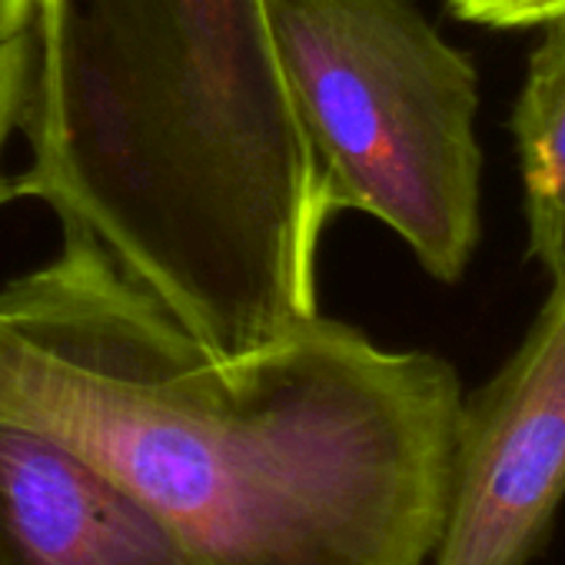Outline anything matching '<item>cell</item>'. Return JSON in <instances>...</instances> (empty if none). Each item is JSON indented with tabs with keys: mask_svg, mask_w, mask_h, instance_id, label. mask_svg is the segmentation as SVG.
Wrapping results in <instances>:
<instances>
[{
	"mask_svg": "<svg viewBox=\"0 0 565 565\" xmlns=\"http://www.w3.org/2000/svg\"><path fill=\"white\" fill-rule=\"evenodd\" d=\"M266 21L327 210L380 220L459 282L482 239L472 57L419 0H266Z\"/></svg>",
	"mask_w": 565,
	"mask_h": 565,
	"instance_id": "cell-3",
	"label": "cell"
},
{
	"mask_svg": "<svg viewBox=\"0 0 565 565\" xmlns=\"http://www.w3.org/2000/svg\"><path fill=\"white\" fill-rule=\"evenodd\" d=\"M18 196L90 233L206 350L320 313L333 213L266 0H38Z\"/></svg>",
	"mask_w": 565,
	"mask_h": 565,
	"instance_id": "cell-2",
	"label": "cell"
},
{
	"mask_svg": "<svg viewBox=\"0 0 565 565\" xmlns=\"http://www.w3.org/2000/svg\"><path fill=\"white\" fill-rule=\"evenodd\" d=\"M446 11L466 24L495 31L539 28L542 21L565 11V0H446Z\"/></svg>",
	"mask_w": 565,
	"mask_h": 565,
	"instance_id": "cell-8",
	"label": "cell"
},
{
	"mask_svg": "<svg viewBox=\"0 0 565 565\" xmlns=\"http://www.w3.org/2000/svg\"><path fill=\"white\" fill-rule=\"evenodd\" d=\"M512 107L529 256L542 273L565 279V11L542 21Z\"/></svg>",
	"mask_w": 565,
	"mask_h": 565,
	"instance_id": "cell-6",
	"label": "cell"
},
{
	"mask_svg": "<svg viewBox=\"0 0 565 565\" xmlns=\"http://www.w3.org/2000/svg\"><path fill=\"white\" fill-rule=\"evenodd\" d=\"M0 565H200L183 539L61 439L0 419Z\"/></svg>",
	"mask_w": 565,
	"mask_h": 565,
	"instance_id": "cell-5",
	"label": "cell"
},
{
	"mask_svg": "<svg viewBox=\"0 0 565 565\" xmlns=\"http://www.w3.org/2000/svg\"><path fill=\"white\" fill-rule=\"evenodd\" d=\"M0 287V419L153 509L200 565H429L459 373L317 313L206 350L84 230Z\"/></svg>",
	"mask_w": 565,
	"mask_h": 565,
	"instance_id": "cell-1",
	"label": "cell"
},
{
	"mask_svg": "<svg viewBox=\"0 0 565 565\" xmlns=\"http://www.w3.org/2000/svg\"><path fill=\"white\" fill-rule=\"evenodd\" d=\"M34 11L38 0H0V206L18 196L14 177L4 173V153L21 130L31 71H34Z\"/></svg>",
	"mask_w": 565,
	"mask_h": 565,
	"instance_id": "cell-7",
	"label": "cell"
},
{
	"mask_svg": "<svg viewBox=\"0 0 565 565\" xmlns=\"http://www.w3.org/2000/svg\"><path fill=\"white\" fill-rule=\"evenodd\" d=\"M565 499V279L519 350L462 396L429 565H529Z\"/></svg>",
	"mask_w": 565,
	"mask_h": 565,
	"instance_id": "cell-4",
	"label": "cell"
}]
</instances>
